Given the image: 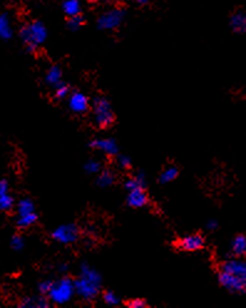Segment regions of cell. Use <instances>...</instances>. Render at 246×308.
Segmentation results:
<instances>
[{"label":"cell","instance_id":"obj_33","mask_svg":"<svg viewBox=\"0 0 246 308\" xmlns=\"http://www.w3.org/2000/svg\"><path fill=\"white\" fill-rule=\"evenodd\" d=\"M218 228V221L214 220V219H210L209 221L207 223V229L208 230H215V229Z\"/></svg>","mask_w":246,"mask_h":308},{"label":"cell","instance_id":"obj_15","mask_svg":"<svg viewBox=\"0 0 246 308\" xmlns=\"http://www.w3.org/2000/svg\"><path fill=\"white\" fill-rule=\"evenodd\" d=\"M12 36V29L7 14L0 15V37L2 40H9Z\"/></svg>","mask_w":246,"mask_h":308},{"label":"cell","instance_id":"obj_26","mask_svg":"<svg viewBox=\"0 0 246 308\" xmlns=\"http://www.w3.org/2000/svg\"><path fill=\"white\" fill-rule=\"evenodd\" d=\"M55 96H56L57 98H60V100L67 97V96H70V87H68L66 83L61 82L60 85L56 86V88H55Z\"/></svg>","mask_w":246,"mask_h":308},{"label":"cell","instance_id":"obj_30","mask_svg":"<svg viewBox=\"0 0 246 308\" xmlns=\"http://www.w3.org/2000/svg\"><path fill=\"white\" fill-rule=\"evenodd\" d=\"M118 164L122 168H129L131 167V158L124 154L118 155Z\"/></svg>","mask_w":246,"mask_h":308},{"label":"cell","instance_id":"obj_28","mask_svg":"<svg viewBox=\"0 0 246 308\" xmlns=\"http://www.w3.org/2000/svg\"><path fill=\"white\" fill-rule=\"evenodd\" d=\"M103 301L108 305V306H117L120 304V299L116 294H113L112 291H107L103 295Z\"/></svg>","mask_w":246,"mask_h":308},{"label":"cell","instance_id":"obj_1","mask_svg":"<svg viewBox=\"0 0 246 308\" xmlns=\"http://www.w3.org/2000/svg\"><path fill=\"white\" fill-rule=\"evenodd\" d=\"M219 284L232 294L246 292V261L242 257L227 260L220 266Z\"/></svg>","mask_w":246,"mask_h":308},{"label":"cell","instance_id":"obj_27","mask_svg":"<svg viewBox=\"0 0 246 308\" xmlns=\"http://www.w3.org/2000/svg\"><path fill=\"white\" fill-rule=\"evenodd\" d=\"M10 246H11L12 250L21 251L25 246L24 239H22L20 235H14L11 238V240H10Z\"/></svg>","mask_w":246,"mask_h":308},{"label":"cell","instance_id":"obj_23","mask_svg":"<svg viewBox=\"0 0 246 308\" xmlns=\"http://www.w3.org/2000/svg\"><path fill=\"white\" fill-rule=\"evenodd\" d=\"M12 208H14V198L9 193L0 195V209L2 211H9Z\"/></svg>","mask_w":246,"mask_h":308},{"label":"cell","instance_id":"obj_7","mask_svg":"<svg viewBox=\"0 0 246 308\" xmlns=\"http://www.w3.org/2000/svg\"><path fill=\"white\" fill-rule=\"evenodd\" d=\"M124 12L121 9H111L103 12L97 20V26L101 30H113L123 21Z\"/></svg>","mask_w":246,"mask_h":308},{"label":"cell","instance_id":"obj_29","mask_svg":"<svg viewBox=\"0 0 246 308\" xmlns=\"http://www.w3.org/2000/svg\"><path fill=\"white\" fill-rule=\"evenodd\" d=\"M52 285H54V281H50V280H45V281L40 282L39 284V292L41 295H49L50 290H51Z\"/></svg>","mask_w":246,"mask_h":308},{"label":"cell","instance_id":"obj_10","mask_svg":"<svg viewBox=\"0 0 246 308\" xmlns=\"http://www.w3.org/2000/svg\"><path fill=\"white\" fill-rule=\"evenodd\" d=\"M90 147L98 149L107 155H116L118 154V146L115 139L111 138H97L93 139L90 143Z\"/></svg>","mask_w":246,"mask_h":308},{"label":"cell","instance_id":"obj_34","mask_svg":"<svg viewBox=\"0 0 246 308\" xmlns=\"http://www.w3.org/2000/svg\"><path fill=\"white\" fill-rule=\"evenodd\" d=\"M133 1L138 2V4H144V2H147V1H148V0H133Z\"/></svg>","mask_w":246,"mask_h":308},{"label":"cell","instance_id":"obj_31","mask_svg":"<svg viewBox=\"0 0 246 308\" xmlns=\"http://www.w3.org/2000/svg\"><path fill=\"white\" fill-rule=\"evenodd\" d=\"M128 306L131 308H144L147 306V304H146V301H144V300L134 299V300H132V301H129Z\"/></svg>","mask_w":246,"mask_h":308},{"label":"cell","instance_id":"obj_16","mask_svg":"<svg viewBox=\"0 0 246 308\" xmlns=\"http://www.w3.org/2000/svg\"><path fill=\"white\" fill-rule=\"evenodd\" d=\"M20 307L24 308H44L49 307L46 300L42 299V297H26L21 301Z\"/></svg>","mask_w":246,"mask_h":308},{"label":"cell","instance_id":"obj_20","mask_svg":"<svg viewBox=\"0 0 246 308\" xmlns=\"http://www.w3.org/2000/svg\"><path fill=\"white\" fill-rule=\"evenodd\" d=\"M178 174H179L178 168L176 167L166 168V169L161 173V175H159V183H161V184H167V183L173 182V180L178 177Z\"/></svg>","mask_w":246,"mask_h":308},{"label":"cell","instance_id":"obj_14","mask_svg":"<svg viewBox=\"0 0 246 308\" xmlns=\"http://www.w3.org/2000/svg\"><path fill=\"white\" fill-rule=\"evenodd\" d=\"M61 78L62 71L59 66H52V67H50L49 71L46 72V76H45V81H46L47 85L55 86V87L61 83Z\"/></svg>","mask_w":246,"mask_h":308},{"label":"cell","instance_id":"obj_6","mask_svg":"<svg viewBox=\"0 0 246 308\" xmlns=\"http://www.w3.org/2000/svg\"><path fill=\"white\" fill-rule=\"evenodd\" d=\"M78 235H80V231L75 224H65V225L57 226L51 234L55 241L63 244V245H70L77 241Z\"/></svg>","mask_w":246,"mask_h":308},{"label":"cell","instance_id":"obj_17","mask_svg":"<svg viewBox=\"0 0 246 308\" xmlns=\"http://www.w3.org/2000/svg\"><path fill=\"white\" fill-rule=\"evenodd\" d=\"M146 184V179H144V174L143 173H139V174L134 175V177L129 178L126 183H124V187L128 192L134 189H141V188L144 187Z\"/></svg>","mask_w":246,"mask_h":308},{"label":"cell","instance_id":"obj_2","mask_svg":"<svg viewBox=\"0 0 246 308\" xmlns=\"http://www.w3.org/2000/svg\"><path fill=\"white\" fill-rule=\"evenodd\" d=\"M102 277L90 265L83 264L80 269L78 279L75 280L76 295L85 301H92L100 294Z\"/></svg>","mask_w":246,"mask_h":308},{"label":"cell","instance_id":"obj_19","mask_svg":"<svg viewBox=\"0 0 246 308\" xmlns=\"http://www.w3.org/2000/svg\"><path fill=\"white\" fill-rule=\"evenodd\" d=\"M16 213H17V216H22V215H27V214L35 213L34 202L27 199V198L21 199L16 205Z\"/></svg>","mask_w":246,"mask_h":308},{"label":"cell","instance_id":"obj_12","mask_svg":"<svg viewBox=\"0 0 246 308\" xmlns=\"http://www.w3.org/2000/svg\"><path fill=\"white\" fill-rule=\"evenodd\" d=\"M230 26L235 32H245L246 31V12L239 11L235 12L230 17Z\"/></svg>","mask_w":246,"mask_h":308},{"label":"cell","instance_id":"obj_13","mask_svg":"<svg viewBox=\"0 0 246 308\" xmlns=\"http://www.w3.org/2000/svg\"><path fill=\"white\" fill-rule=\"evenodd\" d=\"M232 253L235 257L246 256V235H238L232 243Z\"/></svg>","mask_w":246,"mask_h":308},{"label":"cell","instance_id":"obj_32","mask_svg":"<svg viewBox=\"0 0 246 308\" xmlns=\"http://www.w3.org/2000/svg\"><path fill=\"white\" fill-rule=\"evenodd\" d=\"M6 193H9V184H7V180L2 179L0 182V195L6 194Z\"/></svg>","mask_w":246,"mask_h":308},{"label":"cell","instance_id":"obj_35","mask_svg":"<svg viewBox=\"0 0 246 308\" xmlns=\"http://www.w3.org/2000/svg\"><path fill=\"white\" fill-rule=\"evenodd\" d=\"M67 270V267H66V265H62L61 267H60V271H66Z\"/></svg>","mask_w":246,"mask_h":308},{"label":"cell","instance_id":"obj_9","mask_svg":"<svg viewBox=\"0 0 246 308\" xmlns=\"http://www.w3.org/2000/svg\"><path fill=\"white\" fill-rule=\"evenodd\" d=\"M178 246L184 251H198L204 246V238L199 234H193V235H188L185 238H182L178 241Z\"/></svg>","mask_w":246,"mask_h":308},{"label":"cell","instance_id":"obj_11","mask_svg":"<svg viewBox=\"0 0 246 308\" xmlns=\"http://www.w3.org/2000/svg\"><path fill=\"white\" fill-rule=\"evenodd\" d=\"M127 204L134 209L143 208V206L148 204V195L144 192L143 188L131 190V192L128 193V195H127Z\"/></svg>","mask_w":246,"mask_h":308},{"label":"cell","instance_id":"obj_3","mask_svg":"<svg viewBox=\"0 0 246 308\" xmlns=\"http://www.w3.org/2000/svg\"><path fill=\"white\" fill-rule=\"evenodd\" d=\"M20 37L26 45V50L29 52L36 51L37 47L44 44L47 37L46 27L42 22L32 21L30 24L24 25L20 30Z\"/></svg>","mask_w":246,"mask_h":308},{"label":"cell","instance_id":"obj_8","mask_svg":"<svg viewBox=\"0 0 246 308\" xmlns=\"http://www.w3.org/2000/svg\"><path fill=\"white\" fill-rule=\"evenodd\" d=\"M90 106V101H88L87 96L83 95L82 92H72L68 96V108L73 112V113H85Z\"/></svg>","mask_w":246,"mask_h":308},{"label":"cell","instance_id":"obj_24","mask_svg":"<svg viewBox=\"0 0 246 308\" xmlns=\"http://www.w3.org/2000/svg\"><path fill=\"white\" fill-rule=\"evenodd\" d=\"M85 170L88 174H97L101 173V163L96 159H90L86 162Z\"/></svg>","mask_w":246,"mask_h":308},{"label":"cell","instance_id":"obj_4","mask_svg":"<svg viewBox=\"0 0 246 308\" xmlns=\"http://www.w3.org/2000/svg\"><path fill=\"white\" fill-rule=\"evenodd\" d=\"M73 295H76L75 281L70 277H62L54 282L47 296L55 305H65L72 299Z\"/></svg>","mask_w":246,"mask_h":308},{"label":"cell","instance_id":"obj_18","mask_svg":"<svg viewBox=\"0 0 246 308\" xmlns=\"http://www.w3.org/2000/svg\"><path fill=\"white\" fill-rule=\"evenodd\" d=\"M62 9L67 16H76V15H80L81 4L78 0H65L62 4Z\"/></svg>","mask_w":246,"mask_h":308},{"label":"cell","instance_id":"obj_22","mask_svg":"<svg viewBox=\"0 0 246 308\" xmlns=\"http://www.w3.org/2000/svg\"><path fill=\"white\" fill-rule=\"evenodd\" d=\"M36 220H37V215L35 213H31L27 214V215L17 216L16 225L21 229L30 228V226H32L35 223H36Z\"/></svg>","mask_w":246,"mask_h":308},{"label":"cell","instance_id":"obj_36","mask_svg":"<svg viewBox=\"0 0 246 308\" xmlns=\"http://www.w3.org/2000/svg\"><path fill=\"white\" fill-rule=\"evenodd\" d=\"M87 1L88 2H96V1H97V0H87Z\"/></svg>","mask_w":246,"mask_h":308},{"label":"cell","instance_id":"obj_5","mask_svg":"<svg viewBox=\"0 0 246 308\" xmlns=\"http://www.w3.org/2000/svg\"><path fill=\"white\" fill-rule=\"evenodd\" d=\"M93 117L95 123L98 128H107L115 122V114H113L111 104L106 98L95 97L92 103Z\"/></svg>","mask_w":246,"mask_h":308},{"label":"cell","instance_id":"obj_21","mask_svg":"<svg viewBox=\"0 0 246 308\" xmlns=\"http://www.w3.org/2000/svg\"><path fill=\"white\" fill-rule=\"evenodd\" d=\"M113 182H115V175H113L111 170H103V172L100 173L97 178V184L101 188L110 187V185L113 184Z\"/></svg>","mask_w":246,"mask_h":308},{"label":"cell","instance_id":"obj_25","mask_svg":"<svg viewBox=\"0 0 246 308\" xmlns=\"http://www.w3.org/2000/svg\"><path fill=\"white\" fill-rule=\"evenodd\" d=\"M83 25V17L81 15H76V16H71L67 22V26L71 31H76Z\"/></svg>","mask_w":246,"mask_h":308}]
</instances>
